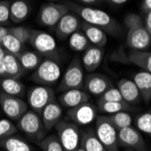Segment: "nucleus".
I'll list each match as a JSON object with an SVG mask.
<instances>
[{
  "label": "nucleus",
  "mask_w": 151,
  "mask_h": 151,
  "mask_svg": "<svg viewBox=\"0 0 151 151\" xmlns=\"http://www.w3.org/2000/svg\"><path fill=\"white\" fill-rule=\"evenodd\" d=\"M104 1L114 6H120V5L125 4L128 0H104Z\"/></svg>",
  "instance_id": "37998d69"
},
{
  "label": "nucleus",
  "mask_w": 151,
  "mask_h": 151,
  "mask_svg": "<svg viewBox=\"0 0 151 151\" xmlns=\"http://www.w3.org/2000/svg\"><path fill=\"white\" fill-rule=\"evenodd\" d=\"M17 122V129L37 143L46 137L47 131L41 115L32 109H28Z\"/></svg>",
  "instance_id": "7ed1b4c3"
},
{
  "label": "nucleus",
  "mask_w": 151,
  "mask_h": 151,
  "mask_svg": "<svg viewBox=\"0 0 151 151\" xmlns=\"http://www.w3.org/2000/svg\"><path fill=\"white\" fill-rule=\"evenodd\" d=\"M91 45H92L90 43V41L81 29L77 30L69 37V46L75 52H84Z\"/></svg>",
  "instance_id": "c756f323"
},
{
  "label": "nucleus",
  "mask_w": 151,
  "mask_h": 151,
  "mask_svg": "<svg viewBox=\"0 0 151 151\" xmlns=\"http://www.w3.org/2000/svg\"><path fill=\"white\" fill-rule=\"evenodd\" d=\"M55 129L64 151H73L80 147L81 130L77 124L62 119L55 126Z\"/></svg>",
  "instance_id": "6e6552de"
},
{
  "label": "nucleus",
  "mask_w": 151,
  "mask_h": 151,
  "mask_svg": "<svg viewBox=\"0 0 151 151\" xmlns=\"http://www.w3.org/2000/svg\"><path fill=\"white\" fill-rule=\"evenodd\" d=\"M0 147L6 151H35L28 142L16 134L0 139Z\"/></svg>",
  "instance_id": "393cba45"
},
{
  "label": "nucleus",
  "mask_w": 151,
  "mask_h": 151,
  "mask_svg": "<svg viewBox=\"0 0 151 151\" xmlns=\"http://www.w3.org/2000/svg\"><path fill=\"white\" fill-rule=\"evenodd\" d=\"M77 1L81 4H82V6H91V5H98L101 2H103L104 0H77Z\"/></svg>",
  "instance_id": "a19ab883"
},
{
  "label": "nucleus",
  "mask_w": 151,
  "mask_h": 151,
  "mask_svg": "<svg viewBox=\"0 0 151 151\" xmlns=\"http://www.w3.org/2000/svg\"><path fill=\"white\" fill-rule=\"evenodd\" d=\"M90 101V95L82 88L72 89L63 91L60 98V104L65 108H74L81 103H84Z\"/></svg>",
  "instance_id": "6ab92c4d"
},
{
  "label": "nucleus",
  "mask_w": 151,
  "mask_h": 151,
  "mask_svg": "<svg viewBox=\"0 0 151 151\" xmlns=\"http://www.w3.org/2000/svg\"><path fill=\"white\" fill-rule=\"evenodd\" d=\"M113 86L111 80L107 75L97 73H91L84 78L83 89L88 93L101 96L109 88Z\"/></svg>",
  "instance_id": "4468645a"
},
{
  "label": "nucleus",
  "mask_w": 151,
  "mask_h": 151,
  "mask_svg": "<svg viewBox=\"0 0 151 151\" xmlns=\"http://www.w3.org/2000/svg\"><path fill=\"white\" fill-rule=\"evenodd\" d=\"M73 151H85V150H84L83 147H81L80 146L79 147H77V148H76L75 150H73Z\"/></svg>",
  "instance_id": "a18cd8bd"
},
{
  "label": "nucleus",
  "mask_w": 151,
  "mask_h": 151,
  "mask_svg": "<svg viewBox=\"0 0 151 151\" xmlns=\"http://www.w3.org/2000/svg\"><path fill=\"white\" fill-rule=\"evenodd\" d=\"M81 29L84 33V35L92 45L99 47H104L106 45L108 42L107 34L99 27L92 25L84 21H81Z\"/></svg>",
  "instance_id": "412c9836"
},
{
  "label": "nucleus",
  "mask_w": 151,
  "mask_h": 151,
  "mask_svg": "<svg viewBox=\"0 0 151 151\" xmlns=\"http://www.w3.org/2000/svg\"><path fill=\"white\" fill-rule=\"evenodd\" d=\"M53 101H55V94L49 86L36 85L27 91V104L32 111L40 115L43 109Z\"/></svg>",
  "instance_id": "1a4fd4ad"
},
{
  "label": "nucleus",
  "mask_w": 151,
  "mask_h": 151,
  "mask_svg": "<svg viewBox=\"0 0 151 151\" xmlns=\"http://www.w3.org/2000/svg\"><path fill=\"white\" fill-rule=\"evenodd\" d=\"M24 72L25 70L20 64L17 57L6 52L3 60L0 62V76L2 78L19 79Z\"/></svg>",
  "instance_id": "dca6fc26"
},
{
  "label": "nucleus",
  "mask_w": 151,
  "mask_h": 151,
  "mask_svg": "<svg viewBox=\"0 0 151 151\" xmlns=\"http://www.w3.org/2000/svg\"><path fill=\"white\" fill-rule=\"evenodd\" d=\"M62 76L61 66L58 61L45 58L42 60L41 63L32 74V81L39 85L49 86L54 84Z\"/></svg>",
  "instance_id": "423d86ee"
},
{
  "label": "nucleus",
  "mask_w": 151,
  "mask_h": 151,
  "mask_svg": "<svg viewBox=\"0 0 151 151\" xmlns=\"http://www.w3.org/2000/svg\"><path fill=\"white\" fill-rule=\"evenodd\" d=\"M126 151H134V150H133V149H130V148H128Z\"/></svg>",
  "instance_id": "de8ad7c7"
},
{
  "label": "nucleus",
  "mask_w": 151,
  "mask_h": 151,
  "mask_svg": "<svg viewBox=\"0 0 151 151\" xmlns=\"http://www.w3.org/2000/svg\"><path fill=\"white\" fill-rule=\"evenodd\" d=\"M119 147H126L134 151H146L147 146L140 132L136 128L129 126L118 130Z\"/></svg>",
  "instance_id": "ddd939ff"
},
{
  "label": "nucleus",
  "mask_w": 151,
  "mask_h": 151,
  "mask_svg": "<svg viewBox=\"0 0 151 151\" xmlns=\"http://www.w3.org/2000/svg\"><path fill=\"white\" fill-rule=\"evenodd\" d=\"M9 33L16 36L19 41L24 45L26 42H29L31 29L23 26H13L9 27Z\"/></svg>",
  "instance_id": "c9c22d12"
},
{
  "label": "nucleus",
  "mask_w": 151,
  "mask_h": 151,
  "mask_svg": "<svg viewBox=\"0 0 151 151\" xmlns=\"http://www.w3.org/2000/svg\"><path fill=\"white\" fill-rule=\"evenodd\" d=\"M0 106L6 116L12 121H17L27 111L28 104L21 98L0 92Z\"/></svg>",
  "instance_id": "9b49d317"
},
{
  "label": "nucleus",
  "mask_w": 151,
  "mask_h": 151,
  "mask_svg": "<svg viewBox=\"0 0 151 151\" xmlns=\"http://www.w3.org/2000/svg\"><path fill=\"white\" fill-rule=\"evenodd\" d=\"M6 51H5V49L0 45V62H1L2 60H3V58H4V56H5V54H6Z\"/></svg>",
  "instance_id": "c03bdc74"
},
{
  "label": "nucleus",
  "mask_w": 151,
  "mask_h": 151,
  "mask_svg": "<svg viewBox=\"0 0 151 151\" xmlns=\"http://www.w3.org/2000/svg\"><path fill=\"white\" fill-rule=\"evenodd\" d=\"M18 131L17 127L9 119H0V139H6L7 137L17 134Z\"/></svg>",
  "instance_id": "f704fd0d"
},
{
  "label": "nucleus",
  "mask_w": 151,
  "mask_h": 151,
  "mask_svg": "<svg viewBox=\"0 0 151 151\" xmlns=\"http://www.w3.org/2000/svg\"><path fill=\"white\" fill-rule=\"evenodd\" d=\"M145 15L146 16H145V18L143 19V22L147 32L151 35V11L146 13Z\"/></svg>",
  "instance_id": "58836bf2"
},
{
  "label": "nucleus",
  "mask_w": 151,
  "mask_h": 151,
  "mask_svg": "<svg viewBox=\"0 0 151 151\" xmlns=\"http://www.w3.org/2000/svg\"><path fill=\"white\" fill-rule=\"evenodd\" d=\"M136 129L151 138V111L139 114L135 119Z\"/></svg>",
  "instance_id": "473e14b6"
},
{
  "label": "nucleus",
  "mask_w": 151,
  "mask_h": 151,
  "mask_svg": "<svg viewBox=\"0 0 151 151\" xmlns=\"http://www.w3.org/2000/svg\"><path fill=\"white\" fill-rule=\"evenodd\" d=\"M85 151H107L98 139L94 129H85L81 131V144Z\"/></svg>",
  "instance_id": "5701e85b"
},
{
  "label": "nucleus",
  "mask_w": 151,
  "mask_h": 151,
  "mask_svg": "<svg viewBox=\"0 0 151 151\" xmlns=\"http://www.w3.org/2000/svg\"><path fill=\"white\" fill-rule=\"evenodd\" d=\"M95 133L107 151H120L118 129L109 120L107 115L97 116L95 119Z\"/></svg>",
  "instance_id": "20e7f679"
},
{
  "label": "nucleus",
  "mask_w": 151,
  "mask_h": 151,
  "mask_svg": "<svg viewBox=\"0 0 151 151\" xmlns=\"http://www.w3.org/2000/svg\"><path fill=\"white\" fill-rule=\"evenodd\" d=\"M104 57L103 47L91 45L87 48L81 58V63L83 69L88 73L94 72L101 64Z\"/></svg>",
  "instance_id": "f3484780"
},
{
  "label": "nucleus",
  "mask_w": 151,
  "mask_h": 151,
  "mask_svg": "<svg viewBox=\"0 0 151 151\" xmlns=\"http://www.w3.org/2000/svg\"><path fill=\"white\" fill-rule=\"evenodd\" d=\"M127 61L141 68L143 71L151 73V52L130 50L127 54Z\"/></svg>",
  "instance_id": "b1692460"
},
{
  "label": "nucleus",
  "mask_w": 151,
  "mask_h": 151,
  "mask_svg": "<svg viewBox=\"0 0 151 151\" xmlns=\"http://www.w3.org/2000/svg\"><path fill=\"white\" fill-rule=\"evenodd\" d=\"M70 12V9L65 3L57 4L48 2L42 5L38 13V23L44 26H55L61 18Z\"/></svg>",
  "instance_id": "9d476101"
},
{
  "label": "nucleus",
  "mask_w": 151,
  "mask_h": 151,
  "mask_svg": "<svg viewBox=\"0 0 151 151\" xmlns=\"http://www.w3.org/2000/svg\"><path fill=\"white\" fill-rule=\"evenodd\" d=\"M141 10L145 14L151 11V0H142Z\"/></svg>",
  "instance_id": "79ce46f5"
},
{
  "label": "nucleus",
  "mask_w": 151,
  "mask_h": 151,
  "mask_svg": "<svg viewBox=\"0 0 151 151\" xmlns=\"http://www.w3.org/2000/svg\"><path fill=\"white\" fill-rule=\"evenodd\" d=\"M43 151H64L58 137L55 135L46 136L38 143Z\"/></svg>",
  "instance_id": "72a5a7b5"
},
{
  "label": "nucleus",
  "mask_w": 151,
  "mask_h": 151,
  "mask_svg": "<svg viewBox=\"0 0 151 151\" xmlns=\"http://www.w3.org/2000/svg\"><path fill=\"white\" fill-rule=\"evenodd\" d=\"M117 88L120 91L124 101L129 105L138 103L142 99L138 87L136 86L135 82L132 80L127 78L120 79L118 82Z\"/></svg>",
  "instance_id": "aec40b11"
},
{
  "label": "nucleus",
  "mask_w": 151,
  "mask_h": 151,
  "mask_svg": "<svg viewBox=\"0 0 151 151\" xmlns=\"http://www.w3.org/2000/svg\"><path fill=\"white\" fill-rule=\"evenodd\" d=\"M16 56L25 71L35 70L42 62V58L39 55V53L31 51H23L17 54Z\"/></svg>",
  "instance_id": "c85d7f7f"
},
{
  "label": "nucleus",
  "mask_w": 151,
  "mask_h": 151,
  "mask_svg": "<svg viewBox=\"0 0 151 151\" xmlns=\"http://www.w3.org/2000/svg\"><path fill=\"white\" fill-rule=\"evenodd\" d=\"M29 6L24 0H17L10 4V20L15 24L24 22L29 15Z\"/></svg>",
  "instance_id": "bb28decb"
},
{
  "label": "nucleus",
  "mask_w": 151,
  "mask_h": 151,
  "mask_svg": "<svg viewBox=\"0 0 151 151\" xmlns=\"http://www.w3.org/2000/svg\"><path fill=\"white\" fill-rule=\"evenodd\" d=\"M133 81L138 87L142 100L148 104L151 101V73L145 71L137 73L133 77Z\"/></svg>",
  "instance_id": "4be33fe9"
},
{
  "label": "nucleus",
  "mask_w": 151,
  "mask_h": 151,
  "mask_svg": "<svg viewBox=\"0 0 151 151\" xmlns=\"http://www.w3.org/2000/svg\"><path fill=\"white\" fill-rule=\"evenodd\" d=\"M99 100L102 101H124L120 91L114 86L109 88L105 92H103L100 96Z\"/></svg>",
  "instance_id": "e433bc0d"
},
{
  "label": "nucleus",
  "mask_w": 151,
  "mask_h": 151,
  "mask_svg": "<svg viewBox=\"0 0 151 151\" xmlns=\"http://www.w3.org/2000/svg\"><path fill=\"white\" fill-rule=\"evenodd\" d=\"M97 109L98 112L111 115L119 111H129V109H131V105L126 101H102L98 100Z\"/></svg>",
  "instance_id": "cd10ccee"
},
{
  "label": "nucleus",
  "mask_w": 151,
  "mask_h": 151,
  "mask_svg": "<svg viewBox=\"0 0 151 151\" xmlns=\"http://www.w3.org/2000/svg\"><path fill=\"white\" fill-rule=\"evenodd\" d=\"M49 2H55V1H60V0H48Z\"/></svg>",
  "instance_id": "49530a36"
},
{
  "label": "nucleus",
  "mask_w": 151,
  "mask_h": 151,
  "mask_svg": "<svg viewBox=\"0 0 151 151\" xmlns=\"http://www.w3.org/2000/svg\"><path fill=\"white\" fill-rule=\"evenodd\" d=\"M81 21L74 13H67L55 25L56 36L60 40H66L74 32L81 29Z\"/></svg>",
  "instance_id": "2eb2a0df"
},
{
  "label": "nucleus",
  "mask_w": 151,
  "mask_h": 151,
  "mask_svg": "<svg viewBox=\"0 0 151 151\" xmlns=\"http://www.w3.org/2000/svg\"><path fill=\"white\" fill-rule=\"evenodd\" d=\"M0 87L2 90L1 91L18 98L24 97L25 94V87L19 79L2 78L0 81Z\"/></svg>",
  "instance_id": "a878e982"
},
{
  "label": "nucleus",
  "mask_w": 151,
  "mask_h": 151,
  "mask_svg": "<svg viewBox=\"0 0 151 151\" xmlns=\"http://www.w3.org/2000/svg\"><path fill=\"white\" fill-rule=\"evenodd\" d=\"M8 32H9V27L0 24V45H1L4 38L8 34Z\"/></svg>",
  "instance_id": "ea45409f"
},
{
  "label": "nucleus",
  "mask_w": 151,
  "mask_h": 151,
  "mask_svg": "<svg viewBox=\"0 0 151 151\" xmlns=\"http://www.w3.org/2000/svg\"><path fill=\"white\" fill-rule=\"evenodd\" d=\"M107 117L118 130L132 126L133 118L128 111H119L111 115H107Z\"/></svg>",
  "instance_id": "7c9ffc66"
},
{
  "label": "nucleus",
  "mask_w": 151,
  "mask_h": 151,
  "mask_svg": "<svg viewBox=\"0 0 151 151\" xmlns=\"http://www.w3.org/2000/svg\"><path fill=\"white\" fill-rule=\"evenodd\" d=\"M24 45L21 41H19L16 36H14L9 32L6 35V37L4 38L3 42L1 44V46L5 49L6 52L12 53L14 55H17V54L23 52Z\"/></svg>",
  "instance_id": "2f4dec72"
},
{
  "label": "nucleus",
  "mask_w": 151,
  "mask_h": 151,
  "mask_svg": "<svg viewBox=\"0 0 151 151\" xmlns=\"http://www.w3.org/2000/svg\"><path fill=\"white\" fill-rule=\"evenodd\" d=\"M65 5L70 9V11L74 13L84 22L99 27L106 34L114 37H119L123 35L124 28L107 12L94 7L82 6L79 3L72 1L66 2Z\"/></svg>",
  "instance_id": "f257e3e1"
},
{
  "label": "nucleus",
  "mask_w": 151,
  "mask_h": 151,
  "mask_svg": "<svg viewBox=\"0 0 151 151\" xmlns=\"http://www.w3.org/2000/svg\"><path fill=\"white\" fill-rule=\"evenodd\" d=\"M84 69L81 61L79 57H74L66 70L60 81L58 91L63 92L72 89H80L83 87L84 82Z\"/></svg>",
  "instance_id": "0eeeda50"
},
{
  "label": "nucleus",
  "mask_w": 151,
  "mask_h": 151,
  "mask_svg": "<svg viewBox=\"0 0 151 151\" xmlns=\"http://www.w3.org/2000/svg\"><path fill=\"white\" fill-rule=\"evenodd\" d=\"M29 43L37 53L45 58L58 61L59 53L54 38L46 32L31 29Z\"/></svg>",
  "instance_id": "39448f33"
},
{
  "label": "nucleus",
  "mask_w": 151,
  "mask_h": 151,
  "mask_svg": "<svg viewBox=\"0 0 151 151\" xmlns=\"http://www.w3.org/2000/svg\"><path fill=\"white\" fill-rule=\"evenodd\" d=\"M127 28L126 44L130 50L147 51L151 45V35L145 27L143 19L137 14H129L124 19Z\"/></svg>",
  "instance_id": "f03ea898"
},
{
  "label": "nucleus",
  "mask_w": 151,
  "mask_h": 151,
  "mask_svg": "<svg viewBox=\"0 0 151 151\" xmlns=\"http://www.w3.org/2000/svg\"><path fill=\"white\" fill-rule=\"evenodd\" d=\"M10 2L0 0V24H6L10 21Z\"/></svg>",
  "instance_id": "4c0bfd02"
},
{
  "label": "nucleus",
  "mask_w": 151,
  "mask_h": 151,
  "mask_svg": "<svg viewBox=\"0 0 151 151\" xmlns=\"http://www.w3.org/2000/svg\"><path fill=\"white\" fill-rule=\"evenodd\" d=\"M97 116V107L89 101L69 109V111L67 112V117L71 119L72 122L75 123L78 126L90 125L96 119Z\"/></svg>",
  "instance_id": "f8f14e48"
},
{
  "label": "nucleus",
  "mask_w": 151,
  "mask_h": 151,
  "mask_svg": "<svg viewBox=\"0 0 151 151\" xmlns=\"http://www.w3.org/2000/svg\"><path fill=\"white\" fill-rule=\"evenodd\" d=\"M63 109L60 103L56 101L50 102L41 112L43 123L46 131H50L63 119Z\"/></svg>",
  "instance_id": "a211bd4d"
}]
</instances>
